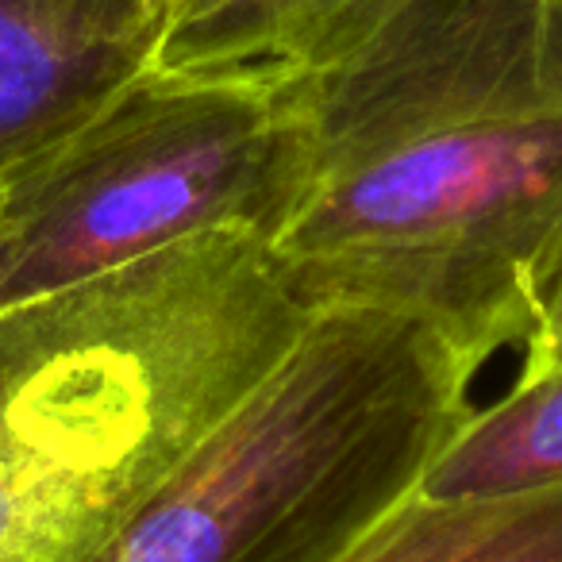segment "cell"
Listing matches in <instances>:
<instances>
[{
  "instance_id": "1",
  "label": "cell",
  "mask_w": 562,
  "mask_h": 562,
  "mask_svg": "<svg viewBox=\"0 0 562 562\" xmlns=\"http://www.w3.org/2000/svg\"><path fill=\"white\" fill-rule=\"evenodd\" d=\"M308 186L270 250L308 308L520 347L562 247V0H367L293 78Z\"/></svg>"
},
{
  "instance_id": "2",
  "label": "cell",
  "mask_w": 562,
  "mask_h": 562,
  "mask_svg": "<svg viewBox=\"0 0 562 562\" xmlns=\"http://www.w3.org/2000/svg\"><path fill=\"white\" fill-rule=\"evenodd\" d=\"M313 308L212 232L0 308V562H97Z\"/></svg>"
},
{
  "instance_id": "3",
  "label": "cell",
  "mask_w": 562,
  "mask_h": 562,
  "mask_svg": "<svg viewBox=\"0 0 562 562\" xmlns=\"http://www.w3.org/2000/svg\"><path fill=\"white\" fill-rule=\"evenodd\" d=\"M474 374L416 316L316 308L97 562H347L420 490Z\"/></svg>"
},
{
  "instance_id": "4",
  "label": "cell",
  "mask_w": 562,
  "mask_h": 562,
  "mask_svg": "<svg viewBox=\"0 0 562 562\" xmlns=\"http://www.w3.org/2000/svg\"><path fill=\"white\" fill-rule=\"evenodd\" d=\"M305 186L308 139L285 81L155 66L0 196V308L196 235L273 243Z\"/></svg>"
},
{
  "instance_id": "5",
  "label": "cell",
  "mask_w": 562,
  "mask_h": 562,
  "mask_svg": "<svg viewBox=\"0 0 562 562\" xmlns=\"http://www.w3.org/2000/svg\"><path fill=\"white\" fill-rule=\"evenodd\" d=\"M170 0H0V196L155 70Z\"/></svg>"
},
{
  "instance_id": "6",
  "label": "cell",
  "mask_w": 562,
  "mask_h": 562,
  "mask_svg": "<svg viewBox=\"0 0 562 562\" xmlns=\"http://www.w3.org/2000/svg\"><path fill=\"white\" fill-rule=\"evenodd\" d=\"M367 0H170L158 70L293 78Z\"/></svg>"
},
{
  "instance_id": "7",
  "label": "cell",
  "mask_w": 562,
  "mask_h": 562,
  "mask_svg": "<svg viewBox=\"0 0 562 562\" xmlns=\"http://www.w3.org/2000/svg\"><path fill=\"white\" fill-rule=\"evenodd\" d=\"M347 562H562V482L501 497H413Z\"/></svg>"
},
{
  "instance_id": "8",
  "label": "cell",
  "mask_w": 562,
  "mask_h": 562,
  "mask_svg": "<svg viewBox=\"0 0 562 562\" xmlns=\"http://www.w3.org/2000/svg\"><path fill=\"white\" fill-rule=\"evenodd\" d=\"M562 482V367L516 378L501 401L470 408L420 482V497H501Z\"/></svg>"
},
{
  "instance_id": "9",
  "label": "cell",
  "mask_w": 562,
  "mask_h": 562,
  "mask_svg": "<svg viewBox=\"0 0 562 562\" xmlns=\"http://www.w3.org/2000/svg\"><path fill=\"white\" fill-rule=\"evenodd\" d=\"M520 355H524L520 378L547 374V370L562 367V247H559V258H554L551 273H547L543 290H539L536 313H531Z\"/></svg>"
},
{
  "instance_id": "10",
  "label": "cell",
  "mask_w": 562,
  "mask_h": 562,
  "mask_svg": "<svg viewBox=\"0 0 562 562\" xmlns=\"http://www.w3.org/2000/svg\"><path fill=\"white\" fill-rule=\"evenodd\" d=\"M4 270H9V235H4V224H0V281H4Z\"/></svg>"
}]
</instances>
